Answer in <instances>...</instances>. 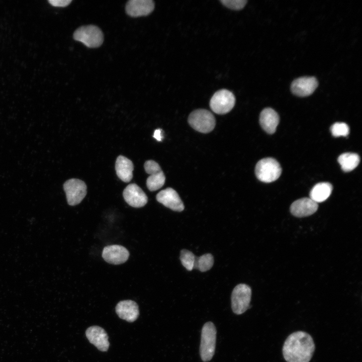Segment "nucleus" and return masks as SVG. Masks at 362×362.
I'll list each match as a JSON object with an SVG mask.
<instances>
[{
  "label": "nucleus",
  "instance_id": "obj_1",
  "mask_svg": "<svg viewBox=\"0 0 362 362\" xmlns=\"http://www.w3.org/2000/svg\"><path fill=\"white\" fill-rule=\"evenodd\" d=\"M315 344L308 333L298 331L291 334L283 347V354L287 362H309L315 351Z\"/></svg>",
  "mask_w": 362,
  "mask_h": 362
},
{
  "label": "nucleus",
  "instance_id": "obj_2",
  "mask_svg": "<svg viewBox=\"0 0 362 362\" xmlns=\"http://www.w3.org/2000/svg\"><path fill=\"white\" fill-rule=\"evenodd\" d=\"M216 329L214 324L209 321L203 326L201 332L200 353L203 361H208L213 357L215 350Z\"/></svg>",
  "mask_w": 362,
  "mask_h": 362
},
{
  "label": "nucleus",
  "instance_id": "obj_3",
  "mask_svg": "<svg viewBox=\"0 0 362 362\" xmlns=\"http://www.w3.org/2000/svg\"><path fill=\"white\" fill-rule=\"evenodd\" d=\"M255 173L259 180L268 183L275 181L280 177L282 173V168L275 159L265 158L256 163Z\"/></svg>",
  "mask_w": 362,
  "mask_h": 362
},
{
  "label": "nucleus",
  "instance_id": "obj_4",
  "mask_svg": "<svg viewBox=\"0 0 362 362\" xmlns=\"http://www.w3.org/2000/svg\"><path fill=\"white\" fill-rule=\"evenodd\" d=\"M73 36L75 40L82 42L89 48L98 47L104 41L102 31L93 25L79 27L74 31Z\"/></svg>",
  "mask_w": 362,
  "mask_h": 362
},
{
  "label": "nucleus",
  "instance_id": "obj_5",
  "mask_svg": "<svg viewBox=\"0 0 362 362\" xmlns=\"http://www.w3.org/2000/svg\"><path fill=\"white\" fill-rule=\"evenodd\" d=\"M188 123L195 130L207 133L214 129L216 120L210 111L205 109H197L190 114Z\"/></svg>",
  "mask_w": 362,
  "mask_h": 362
},
{
  "label": "nucleus",
  "instance_id": "obj_6",
  "mask_svg": "<svg viewBox=\"0 0 362 362\" xmlns=\"http://www.w3.org/2000/svg\"><path fill=\"white\" fill-rule=\"evenodd\" d=\"M251 297V290L244 284L237 285L231 295V307L233 312L237 315L244 313L248 308Z\"/></svg>",
  "mask_w": 362,
  "mask_h": 362
},
{
  "label": "nucleus",
  "instance_id": "obj_7",
  "mask_svg": "<svg viewBox=\"0 0 362 362\" xmlns=\"http://www.w3.org/2000/svg\"><path fill=\"white\" fill-rule=\"evenodd\" d=\"M235 98L232 92L227 89L216 92L211 98L210 106L215 113L223 115L229 112L234 106Z\"/></svg>",
  "mask_w": 362,
  "mask_h": 362
},
{
  "label": "nucleus",
  "instance_id": "obj_8",
  "mask_svg": "<svg viewBox=\"0 0 362 362\" xmlns=\"http://www.w3.org/2000/svg\"><path fill=\"white\" fill-rule=\"evenodd\" d=\"M67 203L70 206L79 204L86 194V186L84 182L77 178H71L63 185Z\"/></svg>",
  "mask_w": 362,
  "mask_h": 362
},
{
  "label": "nucleus",
  "instance_id": "obj_9",
  "mask_svg": "<svg viewBox=\"0 0 362 362\" xmlns=\"http://www.w3.org/2000/svg\"><path fill=\"white\" fill-rule=\"evenodd\" d=\"M146 173L150 175L146 180V186L150 191L161 188L165 183V176L159 165L154 160L146 161L144 165Z\"/></svg>",
  "mask_w": 362,
  "mask_h": 362
},
{
  "label": "nucleus",
  "instance_id": "obj_10",
  "mask_svg": "<svg viewBox=\"0 0 362 362\" xmlns=\"http://www.w3.org/2000/svg\"><path fill=\"white\" fill-rule=\"evenodd\" d=\"M85 335L89 342L99 350L107 351L109 347V336L102 327L94 325L89 327L85 331Z\"/></svg>",
  "mask_w": 362,
  "mask_h": 362
},
{
  "label": "nucleus",
  "instance_id": "obj_11",
  "mask_svg": "<svg viewBox=\"0 0 362 362\" xmlns=\"http://www.w3.org/2000/svg\"><path fill=\"white\" fill-rule=\"evenodd\" d=\"M123 195L126 203L135 208L142 207L148 201L146 195L135 184H131L127 186L124 190Z\"/></svg>",
  "mask_w": 362,
  "mask_h": 362
},
{
  "label": "nucleus",
  "instance_id": "obj_12",
  "mask_svg": "<svg viewBox=\"0 0 362 362\" xmlns=\"http://www.w3.org/2000/svg\"><path fill=\"white\" fill-rule=\"evenodd\" d=\"M157 201L171 210L181 212L184 205L177 193L171 188H167L159 192L156 195Z\"/></svg>",
  "mask_w": 362,
  "mask_h": 362
},
{
  "label": "nucleus",
  "instance_id": "obj_13",
  "mask_svg": "<svg viewBox=\"0 0 362 362\" xmlns=\"http://www.w3.org/2000/svg\"><path fill=\"white\" fill-rule=\"evenodd\" d=\"M129 256L128 250L123 246L111 245L104 247L102 257L107 262L113 264H120L126 262Z\"/></svg>",
  "mask_w": 362,
  "mask_h": 362
},
{
  "label": "nucleus",
  "instance_id": "obj_14",
  "mask_svg": "<svg viewBox=\"0 0 362 362\" xmlns=\"http://www.w3.org/2000/svg\"><path fill=\"white\" fill-rule=\"evenodd\" d=\"M317 86V80L314 77H302L293 81L291 90L296 96L307 97L311 95Z\"/></svg>",
  "mask_w": 362,
  "mask_h": 362
},
{
  "label": "nucleus",
  "instance_id": "obj_15",
  "mask_svg": "<svg viewBox=\"0 0 362 362\" xmlns=\"http://www.w3.org/2000/svg\"><path fill=\"white\" fill-rule=\"evenodd\" d=\"M318 203L310 198H303L294 201L291 205L290 211L293 215L297 217L310 216L318 209Z\"/></svg>",
  "mask_w": 362,
  "mask_h": 362
},
{
  "label": "nucleus",
  "instance_id": "obj_16",
  "mask_svg": "<svg viewBox=\"0 0 362 362\" xmlns=\"http://www.w3.org/2000/svg\"><path fill=\"white\" fill-rule=\"evenodd\" d=\"M154 8V3L152 0H130L126 5L127 14L133 17L148 15Z\"/></svg>",
  "mask_w": 362,
  "mask_h": 362
},
{
  "label": "nucleus",
  "instance_id": "obj_17",
  "mask_svg": "<svg viewBox=\"0 0 362 362\" xmlns=\"http://www.w3.org/2000/svg\"><path fill=\"white\" fill-rule=\"evenodd\" d=\"M115 310L120 318L129 322L135 321L139 315L138 304L131 300L120 301L117 304Z\"/></svg>",
  "mask_w": 362,
  "mask_h": 362
},
{
  "label": "nucleus",
  "instance_id": "obj_18",
  "mask_svg": "<svg viewBox=\"0 0 362 362\" xmlns=\"http://www.w3.org/2000/svg\"><path fill=\"white\" fill-rule=\"evenodd\" d=\"M259 123L262 129L269 134L275 132L279 123L278 113L272 108H265L260 113Z\"/></svg>",
  "mask_w": 362,
  "mask_h": 362
},
{
  "label": "nucleus",
  "instance_id": "obj_19",
  "mask_svg": "<svg viewBox=\"0 0 362 362\" xmlns=\"http://www.w3.org/2000/svg\"><path fill=\"white\" fill-rule=\"evenodd\" d=\"M133 164L127 157L119 155L116 161L115 169L117 175L122 181L129 182L133 177Z\"/></svg>",
  "mask_w": 362,
  "mask_h": 362
},
{
  "label": "nucleus",
  "instance_id": "obj_20",
  "mask_svg": "<svg viewBox=\"0 0 362 362\" xmlns=\"http://www.w3.org/2000/svg\"><path fill=\"white\" fill-rule=\"evenodd\" d=\"M332 186L329 183H320L315 185L310 192V198L317 203L325 201L331 195Z\"/></svg>",
  "mask_w": 362,
  "mask_h": 362
},
{
  "label": "nucleus",
  "instance_id": "obj_21",
  "mask_svg": "<svg viewBox=\"0 0 362 362\" xmlns=\"http://www.w3.org/2000/svg\"><path fill=\"white\" fill-rule=\"evenodd\" d=\"M338 161L342 169L344 171L348 172L357 166L360 158L356 153L347 152L341 154L338 158Z\"/></svg>",
  "mask_w": 362,
  "mask_h": 362
},
{
  "label": "nucleus",
  "instance_id": "obj_22",
  "mask_svg": "<svg viewBox=\"0 0 362 362\" xmlns=\"http://www.w3.org/2000/svg\"><path fill=\"white\" fill-rule=\"evenodd\" d=\"M214 264V258L210 253H207L201 256H195L193 268L197 269L202 272L210 269Z\"/></svg>",
  "mask_w": 362,
  "mask_h": 362
},
{
  "label": "nucleus",
  "instance_id": "obj_23",
  "mask_svg": "<svg viewBox=\"0 0 362 362\" xmlns=\"http://www.w3.org/2000/svg\"><path fill=\"white\" fill-rule=\"evenodd\" d=\"M180 259L183 265L189 271L194 267L195 256L192 252L187 249L180 251Z\"/></svg>",
  "mask_w": 362,
  "mask_h": 362
},
{
  "label": "nucleus",
  "instance_id": "obj_24",
  "mask_svg": "<svg viewBox=\"0 0 362 362\" xmlns=\"http://www.w3.org/2000/svg\"><path fill=\"white\" fill-rule=\"evenodd\" d=\"M330 130L334 137L346 136L349 132L348 126L343 122L333 124L331 127Z\"/></svg>",
  "mask_w": 362,
  "mask_h": 362
},
{
  "label": "nucleus",
  "instance_id": "obj_25",
  "mask_svg": "<svg viewBox=\"0 0 362 362\" xmlns=\"http://www.w3.org/2000/svg\"><path fill=\"white\" fill-rule=\"evenodd\" d=\"M221 3L226 7L234 10H239L245 6L246 0H222Z\"/></svg>",
  "mask_w": 362,
  "mask_h": 362
},
{
  "label": "nucleus",
  "instance_id": "obj_26",
  "mask_svg": "<svg viewBox=\"0 0 362 362\" xmlns=\"http://www.w3.org/2000/svg\"><path fill=\"white\" fill-rule=\"evenodd\" d=\"M49 3L55 7H66L71 2V0H49Z\"/></svg>",
  "mask_w": 362,
  "mask_h": 362
},
{
  "label": "nucleus",
  "instance_id": "obj_27",
  "mask_svg": "<svg viewBox=\"0 0 362 362\" xmlns=\"http://www.w3.org/2000/svg\"><path fill=\"white\" fill-rule=\"evenodd\" d=\"M153 137L158 141H161L162 138V136L161 135V130L159 129L155 130L154 132Z\"/></svg>",
  "mask_w": 362,
  "mask_h": 362
}]
</instances>
